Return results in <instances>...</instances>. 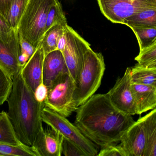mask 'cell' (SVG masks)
<instances>
[{"instance_id":"cell-24","label":"cell","mask_w":156,"mask_h":156,"mask_svg":"<svg viewBox=\"0 0 156 156\" xmlns=\"http://www.w3.org/2000/svg\"><path fill=\"white\" fill-rule=\"evenodd\" d=\"M137 65L149 68H156V42L140 52L135 58Z\"/></svg>"},{"instance_id":"cell-13","label":"cell","mask_w":156,"mask_h":156,"mask_svg":"<svg viewBox=\"0 0 156 156\" xmlns=\"http://www.w3.org/2000/svg\"><path fill=\"white\" fill-rule=\"evenodd\" d=\"M44 56L43 49L40 43L33 55L20 71L23 80L34 93L43 82V66Z\"/></svg>"},{"instance_id":"cell-21","label":"cell","mask_w":156,"mask_h":156,"mask_svg":"<svg viewBox=\"0 0 156 156\" xmlns=\"http://www.w3.org/2000/svg\"><path fill=\"white\" fill-rule=\"evenodd\" d=\"M129 28L137 39L140 52L156 42V27L133 26Z\"/></svg>"},{"instance_id":"cell-23","label":"cell","mask_w":156,"mask_h":156,"mask_svg":"<svg viewBox=\"0 0 156 156\" xmlns=\"http://www.w3.org/2000/svg\"><path fill=\"white\" fill-rule=\"evenodd\" d=\"M0 156H38L32 147L21 144L13 146L0 143Z\"/></svg>"},{"instance_id":"cell-10","label":"cell","mask_w":156,"mask_h":156,"mask_svg":"<svg viewBox=\"0 0 156 156\" xmlns=\"http://www.w3.org/2000/svg\"><path fill=\"white\" fill-rule=\"evenodd\" d=\"M131 68L127 67L124 75L119 78L106 95L111 104L119 111L127 115L136 114L131 89Z\"/></svg>"},{"instance_id":"cell-33","label":"cell","mask_w":156,"mask_h":156,"mask_svg":"<svg viewBox=\"0 0 156 156\" xmlns=\"http://www.w3.org/2000/svg\"><path fill=\"white\" fill-rule=\"evenodd\" d=\"M66 32L65 27L64 32L62 35L61 39L59 40L58 42V46H57V50L61 51L62 52L65 48L66 44Z\"/></svg>"},{"instance_id":"cell-16","label":"cell","mask_w":156,"mask_h":156,"mask_svg":"<svg viewBox=\"0 0 156 156\" xmlns=\"http://www.w3.org/2000/svg\"><path fill=\"white\" fill-rule=\"evenodd\" d=\"M141 118L146 136L143 156H156V108Z\"/></svg>"},{"instance_id":"cell-25","label":"cell","mask_w":156,"mask_h":156,"mask_svg":"<svg viewBox=\"0 0 156 156\" xmlns=\"http://www.w3.org/2000/svg\"><path fill=\"white\" fill-rule=\"evenodd\" d=\"M65 22H67V21L65 15L63 11L62 5L59 1H57L51 7L48 12L44 31L45 32L55 24Z\"/></svg>"},{"instance_id":"cell-29","label":"cell","mask_w":156,"mask_h":156,"mask_svg":"<svg viewBox=\"0 0 156 156\" xmlns=\"http://www.w3.org/2000/svg\"><path fill=\"white\" fill-rule=\"evenodd\" d=\"M19 37L20 46V55H24L30 59L33 55L37 48L19 35Z\"/></svg>"},{"instance_id":"cell-15","label":"cell","mask_w":156,"mask_h":156,"mask_svg":"<svg viewBox=\"0 0 156 156\" xmlns=\"http://www.w3.org/2000/svg\"><path fill=\"white\" fill-rule=\"evenodd\" d=\"M131 89L137 115L156 108V87L131 83Z\"/></svg>"},{"instance_id":"cell-17","label":"cell","mask_w":156,"mask_h":156,"mask_svg":"<svg viewBox=\"0 0 156 156\" xmlns=\"http://www.w3.org/2000/svg\"><path fill=\"white\" fill-rule=\"evenodd\" d=\"M128 27H156V4L150 5L135 12L126 20L124 24Z\"/></svg>"},{"instance_id":"cell-22","label":"cell","mask_w":156,"mask_h":156,"mask_svg":"<svg viewBox=\"0 0 156 156\" xmlns=\"http://www.w3.org/2000/svg\"><path fill=\"white\" fill-rule=\"evenodd\" d=\"M30 0H13L9 10L6 20L13 30L17 31L19 23Z\"/></svg>"},{"instance_id":"cell-26","label":"cell","mask_w":156,"mask_h":156,"mask_svg":"<svg viewBox=\"0 0 156 156\" xmlns=\"http://www.w3.org/2000/svg\"><path fill=\"white\" fill-rule=\"evenodd\" d=\"M12 79L0 67V106L2 105L10 94Z\"/></svg>"},{"instance_id":"cell-27","label":"cell","mask_w":156,"mask_h":156,"mask_svg":"<svg viewBox=\"0 0 156 156\" xmlns=\"http://www.w3.org/2000/svg\"><path fill=\"white\" fill-rule=\"evenodd\" d=\"M62 154L65 156H86L77 146L63 137L62 149Z\"/></svg>"},{"instance_id":"cell-28","label":"cell","mask_w":156,"mask_h":156,"mask_svg":"<svg viewBox=\"0 0 156 156\" xmlns=\"http://www.w3.org/2000/svg\"><path fill=\"white\" fill-rule=\"evenodd\" d=\"M97 156H126L119 145H111L101 148Z\"/></svg>"},{"instance_id":"cell-19","label":"cell","mask_w":156,"mask_h":156,"mask_svg":"<svg viewBox=\"0 0 156 156\" xmlns=\"http://www.w3.org/2000/svg\"><path fill=\"white\" fill-rule=\"evenodd\" d=\"M0 143L13 146L23 144L18 139L8 114L4 111L0 112Z\"/></svg>"},{"instance_id":"cell-12","label":"cell","mask_w":156,"mask_h":156,"mask_svg":"<svg viewBox=\"0 0 156 156\" xmlns=\"http://www.w3.org/2000/svg\"><path fill=\"white\" fill-rule=\"evenodd\" d=\"M63 137L48 126L43 127L32 147L38 156H61Z\"/></svg>"},{"instance_id":"cell-31","label":"cell","mask_w":156,"mask_h":156,"mask_svg":"<svg viewBox=\"0 0 156 156\" xmlns=\"http://www.w3.org/2000/svg\"><path fill=\"white\" fill-rule=\"evenodd\" d=\"M13 0H0V13L6 19Z\"/></svg>"},{"instance_id":"cell-7","label":"cell","mask_w":156,"mask_h":156,"mask_svg":"<svg viewBox=\"0 0 156 156\" xmlns=\"http://www.w3.org/2000/svg\"><path fill=\"white\" fill-rule=\"evenodd\" d=\"M102 14L115 23L124 24L135 12L150 5L156 4V0H97Z\"/></svg>"},{"instance_id":"cell-3","label":"cell","mask_w":156,"mask_h":156,"mask_svg":"<svg viewBox=\"0 0 156 156\" xmlns=\"http://www.w3.org/2000/svg\"><path fill=\"white\" fill-rule=\"evenodd\" d=\"M105 70L104 56L91 48L84 55L82 66L75 81L73 100L78 108L96 92Z\"/></svg>"},{"instance_id":"cell-8","label":"cell","mask_w":156,"mask_h":156,"mask_svg":"<svg viewBox=\"0 0 156 156\" xmlns=\"http://www.w3.org/2000/svg\"><path fill=\"white\" fill-rule=\"evenodd\" d=\"M65 30L66 42L62 54L69 73L75 81L81 69L84 55L91 47L90 44L67 23Z\"/></svg>"},{"instance_id":"cell-6","label":"cell","mask_w":156,"mask_h":156,"mask_svg":"<svg viewBox=\"0 0 156 156\" xmlns=\"http://www.w3.org/2000/svg\"><path fill=\"white\" fill-rule=\"evenodd\" d=\"M74 80L69 73L61 74L48 88L44 104L65 117L70 116L77 108L73 100Z\"/></svg>"},{"instance_id":"cell-11","label":"cell","mask_w":156,"mask_h":156,"mask_svg":"<svg viewBox=\"0 0 156 156\" xmlns=\"http://www.w3.org/2000/svg\"><path fill=\"white\" fill-rule=\"evenodd\" d=\"M119 142L126 156H143L146 136L141 118L125 131Z\"/></svg>"},{"instance_id":"cell-5","label":"cell","mask_w":156,"mask_h":156,"mask_svg":"<svg viewBox=\"0 0 156 156\" xmlns=\"http://www.w3.org/2000/svg\"><path fill=\"white\" fill-rule=\"evenodd\" d=\"M42 122L55 129L64 138L81 149L86 156H97V147L84 136L78 128L66 117L49 108L44 104L41 112Z\"/></svg>"},{"instance_id":"cell-30","label":"cell","mask_w":156,"mask_h":156,"mask_svg":"<svg viewBox=\"0 0 156 156\" xmlns=\"http://www.w3.org/2000/svg\"><path fill=\"white\" fill-rule=\"evenodd\" d=\"M48 88L43 82L36 88L34 94L35 99L40 103H44L47 96Z\"/></svg>"},{"instance_id":"cell-32","label":"cell","mask_w":156,"mask_h":156,"mask_svg":"<svg viewBox=\"0 0 156 156\" xmlns=\"http://www.w3.org/2000/svg\"><path fill=\"white\" fill-rule=\"evenodd\" d=\"M13 30L4 16L0 13V33L10 32Z\"/></svg>"},{"instance_id":"cell-1","label":"cell","mask_w":156,"mask_h":156,"mask_svg":"<svg viewBox=\"0 0 156 156\" xmlns=\"http://www.w3.org/2000/svg\"><path fill=\"white\" fill-rule=\"evenodd\" d=\"M76 111L74 124L101 148L117 145L125 131L135 122L132 115L115 107L106 94L93 95Z\"/></svg>"},{"instance_id":"cell-14","label":"cell","mask_w":156,"mask_h":156,"mask_svg":"<svg viewBox=\"0 0 156 156\" xmlns=\"http://www.w3.org/2000/svg\"><path fill=\"white\" fill-rule=\"evenodd\" d=\"M69 73L62 52L58 50L44 56L43 66V83L49 87L61 74Z\"/></svg>"},{"instance_id":"cell-2","label":"cell","mask_w":156,"mask_h":156,"mask_svg":"<svg viewBox=\"0 0 156 156\" xmlns=\"http://www.w3.org/2000/svg\"><path fill=\"white\" fill-rule=\"evenodd\" d=\"M7 101V114L18 139L23 145L32 147L43 127L41 112L44 103L35 99L20 71L12 78V88Z\"/></svg>"},{"instance_id":"cell-20","label":"cell","mask_w":156,"mask_h":156,"mask_svg":"<svg viewBox=\"0 0 156 156\" xmlns=\"http://www.w3.org/2000/svg\"><path fill=\"white\" fill-rule=\"evenodd\" d=\"M131 82L156 87V68L142 67L136 64L131 68Z\"/></svg>"},{"instance_id":"cell-9","label":"cell","mask_w":156,"mask_h":156,"mask_svg":"<svg viewBox=\"0 0 156 156\" xmlns=\"http://www.w3.org/2000/svg\"><path fill=\"white\" fill-rule=\"evenodd\" d=\"M20 54L19 34L13 30L0 33V67L12 79L21 70L19 62Z\"/></svg>"},{"instance_id":"cell-4","label":"cell","mask_w":156,"mask_h":156,"mask_svg":"<svg viewBox=\"0 0 156 156\" xmlns=\"http://www.w3.org/2000/svg\"><path fill=\"white\" fill-rule=\"evenodd\" d=\"M58 0H30L19 23V35L35 48L44 35L48 12Z\"/></svg>"},{"instance_id":"cell-18","label":"cell","mask_w":156,"mask_h":156,"mask_svg":"<svg viewBox=\"0 0 156 156\" xmlns=\"http://www.w3.org/2000/svg\"><path fill=\"white\" fill-rule=\"evenodd\" d=\"M67 22L53 25L46 31L40 43L43 49L44 56L51 52L57 50L59 40L63 34Z\"/></svg>"}]
</instances>
